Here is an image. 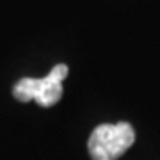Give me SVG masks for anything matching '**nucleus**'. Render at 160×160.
Segmentation results:
<instances>
[{"mask_svg": "<svg viewBox=\"0 0 160 160\" xmlns=\"http://www.w3.org/2000/svg\"><path fill=\"white\" fill-rule=\"evenodd\" d=\"M68 77V66L57 64L43 78H22L12 87V94L20 102L36 100L41 107H52L62 96V80Z\"/></svg>", "mask_w": 160, "mask_h": 160, "instance_id": "2", "label": "nucleus"}, {"mask_svg": "<svg viewBox=\"0 0 160 160\" xmlns=\"http://www.w3.org/2000/svg\"><path fill=\"white\" fill-rule=\"evenodd\" d=\"M135 142V132L130 123L100 125L92 130L87 149L92 160H118Z\"/></svg>", "mask_w": 160, "mask_h": 160, "instance_id": "1", "label": "nucleus"}]
</instances>
